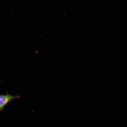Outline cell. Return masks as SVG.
Listing matches in <instances>:
<instances>
[{"label": "cell", "instance_id": "cell-1", "mask_svg": "<svg viewBox=\"0 0 127 127\" xmlns=\"http://www.w3.org/2000/svg\"><path fill=\"white\" fill-rule=\"evenodd\" d=\"M20 97L19 96L11 95L7 92L4 95H0V112L3 111L5 107L10 101Z\"/></svg>", "mask_w": 127, "mask_h": 127}]
</instances>
